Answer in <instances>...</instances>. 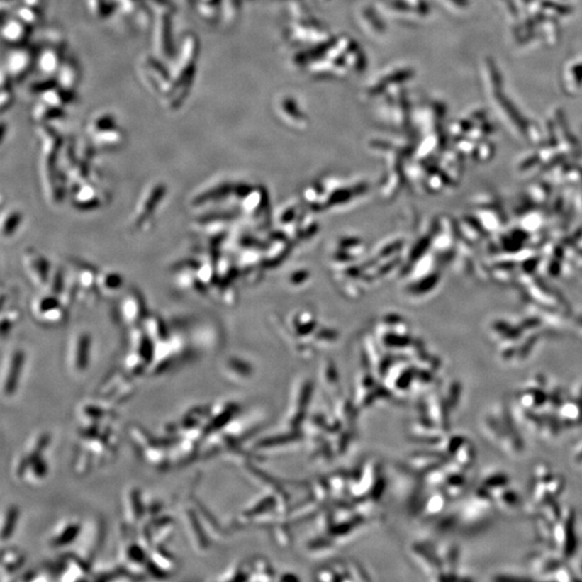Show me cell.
<instances>
[{
    "instance_id": "cell-5",
    "label": "cell",
    "mask_w": 582,
    "mask_h": 582,
    "mask_svg": "<svg viewBox=\"0 0 582 582\" xmlns=\"http://www.w3.org/2000/svg\"><path fill=\"white\" fill-rule=\"evenodd\" d=\"M167 194V184L163 182H155L146 188L144 194L138 201V206L133 215V223L135 227H142L148 223L149 219L157 213L161 203L164 201Z\"/></svg>"
},
{
    "instance_id": "cell-13",
    "label": "cell",
    "mask_w": 582,
    "mask_h": 582,
    "mask_svg": "<svg viewBox=\"0 0 582 582\" xmlns=\"http://www.w3.org/2000/svg\"><path fill=\"white\" fill-rule=\"evenodd\" d=\"M142 327L155 344L165 341L171 337V330L160 315H147Z\"/></svg>"
},
{
    "instance_id": "cell-28",
    "label": "cell",
    "mask_w": 582,
    "mask_h": 582,
    "mask_svg": "<svg viewBox=\"0 0 582 582\" xmlns=\"http://www.w3.org/2000/svg\"><path fill=\"white\" fill-rule=\"evenodd\" d=\"M564 403L562 397V391L559 387H554L550 393H548V405L553 409L559 410V408Z\"/></svg>"
},
{
    "instance_id": "cell-25",
    "label": "cell",
    "mask_w": 582,
    "mask_h": 582,
    "mask_svg": "<svg viewBox=\"0 0 582 582\" xmlns=\"http://www.w3.org/2000/svg\"><path fill=\"white\" fill-rule=\"evenodd\" d=\"M542 418H544V432H542L550 437L558 436L563 428V424L559 415L554 413H544Z\"/></svg>"
},
{
    "instance_id": "cell-9",
    "label": "cell",
    "mask_w": 582,
    "mask_h": 582,
    "mask_svg": "<svg viewBox=\"0 0 582 582\" xmlns=\"http://www.w3.org/2000/svg\"><path fill=\"white\" fill-rule=\"evenodd\" d=\"M72 271L79 293H84L86 297L92 293H97L99 271L89 263L74 262L72 263Z\"/></svg>"
},
{
    "instance_id": "cell-23",
    "label": "cell",
    "mask_w": 582,
    "mask_h": 582,
    "mask_svg": "<svg viewBox=\"0 0 582 582\" xmlns=\"http://www.w3.org/2000/svg\"><path fill=\"white\" fill-rule=\"evenodd\" d=\"M509 483H510V480H509L506 474H504V472H494V474H488V477L483 479L482 486L492 492V491L506 488V486H509Z\"/></svg>"
},
{
    "instance_id": "cell-2",
    "label": "cell",
    "mask_w": 582,
    "mask_h": 582,
    "mask_svg": "<svg viewBox=\"0 0 582 582\" xmlns=\"http://www.w3.org/2000/svg\"><path fill=\"white\" fill-rule=\"evenodd\" d=\"M67 310L61 298L45 290L30 302L33 317L43 326H61L67 320Z\"/></svg>"
},
{
    "instance_id": "cell-4",
    "label": "cell",
    "mask_w": 582,
    "mask_h": 582,
    "mask_svg": "<svg viewBox=\"0 0 582 582\" xmlns=\"http://www.w3.org/2000/svg\"><path fill=\"white\" fill-rule=\"evenodd\" d=\"M553 546L562 559L571 558L577 550L575 513L569 507L563 508L562 517L553 526Z\"/></svg>"
},
{
    "instance_id": "cell-32",
    "label": "cell",
    "mask_w": 582,
    "mask_h": 582,
    "mask_svg": "<svg viewBox=\"0 0 582 582\" xmlns=\"http://www.w3.org/2000/svg\"><path fill=\"white\" fill-rule=\"evenodd\" d=\"M579 571H580V575H582V562L580 563Z\"/></svg>"
},
{
    "instance_id": "cell-20",
    "label": "cell",
    "mask_w": 582,
    "mask_h": 582,
    "mask_svg": "<svg viewBox=\"0 0 582 582\" xmlns=\"http://www.w3.org/2000/svg\"><path fill=\"white\" fill-rule=\"evenodd\" d=\"M455 455H457L455 464H457V468L463 471V470L468 469L474 465L477 453H476V447H474V444L466 440L465 443L459 447V451L455 453Z\"/></svg>"
},
{
    "instance_id": "cell-7",
    "label": "cell",
    "mask_w": 582,
    "mask_h": 582,
    "mask_svg": "<svg viewBox=\"0 0 582 582\" xmlns=\"http://www.w3.org/2000/svg\"><path fill=\"white\" fill-rule=\"evenodd\" d=\"M91 345H92V339L86 331L77 332L72 337L70 341L68 359L74 371L84 372L88 369L91 358Z\"/></svg>"
},
{
    "instance_id": "cell-14",
    "label": "cell",
    "mask_w": 582,
    "mask_h": 582,
    "mask_svg": "<svg viewBox=\"0 0 582 582\" xmlns=\"http://www.w3.org/2000/svg\"><path fill=\"white\" fill-rule=\"evenodd\" d=\"M559 418L563 427H579L582 425V403L577 398L564 401L559 408Z\"/></svg>"
},
{
    "instance_id": "cell-16",
    "label": "cell",
    "mask_w": 582,
    "mask_h": 582,
    "mask_svg": "<svg viewBox=\"0 0 582 582\" xmlns=\"http://www.w3.org/2000/svg\"><path fill=\"white\" fill-rule=\"evenodd\" d=\"M82 524L76 520H69L63 525L60 526L59 530L55 532L52 537V544L57 548H64L68 544H72L74 540L78 539L79 535L82 534Z\"/></svg>"
},
{
    "instance_id": "cell-22",
    "label": "cell",
    "mask_w": 582,
    "mask_h": 582,
    "mask_svg": "<svg viewBox=\"0 0 582 582\" xmlns=\"http://www.w3.org/2000/svg\"><path fill=\"white\" fill-rule=\"evenodd\" d=\"M25 556L20 552V551L14 550V549H8L6 552L5 549L3 550V569L7 571V573H11L18 571L20 567L24 564Z\"/></svg>"
},
{
    "instance_id": "cell-12",
    "label": "cell",
    "mask_w": 582,
    "mask_h": 582,
    "mask_svg": "<svg viewBox=\"0 0 582 582\" xmlns=\"http://www.w3.org/2000/svg\"><path fill=\"white\" fill-rule=\"evenodd\" d=\"M520 407L525 410H536L548 403V393L544 387L527 386L517 395Z\"/></svg>"
},
{
    "instance_id": "cell-31",
    "label": "cell",
    "mask_w": 582,
    "mask_h": 582,
    "mask_svg": "<svg viewBox=\"0 0 582 582\" xmlns=\"http://www.w3.org/2000/svg\"><path fill=\"white\" fill-rule=\"evenodd\" d=\"M577 393V397H575V398H577L578 401H580V403H582V385H580V386L578 387Z\"/></svg>"
},
{
    "instance_id": "cell-24",
    "label": "cell",
    "mask_w": 582,
    "mask_h": 582,
    "mask_svg": "<svg viewBox=\"0 0 582 582\" xmlns=\"http://www.w3.org/2000/svg\"><path fill=\"white\" fill-rule=\"evenodd\" d=\"M18 517V510L16 507L8 508L6 517H4L3 527H1V538H3V540H7V538L11 537L14 528H16Z\"/></svg>"
},
{
    "instance_id": "cell-17",
    "label": "cell",
    "mask_w": 582,
    "mask_h": 582,
    "mask_svg": "<svg viewBox=\"0 0 582 582\" xmlns=\"http://www.w3.org/2000/svg\"><path fill=\"white\" fill-rule=\"evenodd\" d=\"M140 496L142 495L138 490H130L126 496L125 515L130 527H134L144 517L145 507Z\"/></svg>"
},
{
    "instance_id": "cell-11",
    "label": "cell",
    "mask_w": 582,
    "mask_h": 582,
    "mask_svg": "<svg viewBox=\"0 0 582 582\" xmlns=\"http://www.w3.org/2000/svg\"><path fill=\"white\" fill-rule=\"evenodd\" d=\"M124 277L118 271L105 270L99 272L97 293L103 298H115L122 293Z\"/></svg>"
},
{
    "instance_id": "cell-29",
    "label": "cell",
    "mask_w": 582,
    "mask_h": 582,
    "mask_svg": "<svg viewBox=\"0 0 582 582\" xmlns=\"http://www.w3.org/2000/svg\"><path fill=\"white\" fill-rule=\"evenodd\" d=\"M573 461L577 464H582V439L576 444L573 449Z\"/></svg>"
},
{
    "instance_id": "cell-19",
    "label": "cell",
    "mask_w": 582,
    "mask_h": 582,
    "mask_svg": "<svg viewBox=\"0 0 582 582\" xmlns=\"http://www.w3.org/2000/svg\"><path fill=\"white\" fill-rule=\"evenodd\" d=\"M492 494L495 499V504L498 505L505 510H513V509L517 508L520 505L519 495L515 491L511 490L509 486L492 491Z\"/></svg>"
},
{
    "instance_id": "cell-18",
    "label": "cell",
    "mask_w": 582,
    "mask_h": 582,
    "mask_svg": "<svg viewBox=\"0 0 582 582\" xmlns=\"http://www.w3.org/2000/svg\"><path fill=\"white\" fill-rule=\"evenodd\" d=\"M22 211L18 208H10L4 211L1 217V236L4 239H11L18 233L23 223Z\"/></svg>"
},
{
    "instance_id": "cell-15",
    "label": "cell",
    "mask_w": 582,
    "mask_h": 582,
    "mask_svg": "<svg viewBox=\"0 0 582 582\" xmlns=\"http://www.w3.org/2000/svg\"><path fill=\"white\" fill-rule=\"evenodd\" d=\"M528 562L534 573L542 577H549L562 565V558H555L542 552H535Z\"/></svg>"
},
{
    "instance_id": "cell-10",
    "label": "cell",
    "mask_w": 582,
    "mask_h": 582,
    "mask_svg": "<svg viewBox=\"0 0 582 582\" xmlns=\"http://www.w3.org/2000/svg\"><path fill=\"white\" fill-rule=\"evenodd\" d=\"M24 353L20 349L12 352L7 359V371L5 372L3 380L4 395H13L22 374L23 364H24Z\"/></svg>"
},
{
    "instance_id": "cell-8",
    "label": "cell",
    "mask_w": 582,
    "mask_h": 582,
    "mask_svg": "<svg viewBox=\"0 0 582 582\" xmlns=\"http://www.w3.org/2000/svg\"><path fill=\"white\" fill-rule=\"evenodd\" d=\"M72 202L79 211H93L103 205V196L92 182H79L72 189Z\"/></svg>"
},
{
    "instance_id": "cell-6",
    "label": "cell",
    "mask_w": 582,
    "mask_h": 582,
    "mask_svg": "<svg viewBox=\"0 0 582 582\" xmlns=\"http://www.w3.org/2000/svg\"><path fill=\"white\" fill-rule=\"evenodd\" d=\"M22 264L25 274L35 287L45 289L52 272L51 263L34 248H28L23 252Z\"/></svg>"
},
{
    "instance_id": "cell-26",
    "label": "cell",
    "mask_w": 582,
    "mask_h": 582,
    "mask_svg": "<svg viewBox=\"0 0 582 582\" xmlns=\"http://www.w3.org/2000/svg\"><path fill=\"white\" fill-rule=\"evenodd\" d=\"M565 490V480L560 474H553L551 479L549 480L547 484V491H548L549 497L550 498H558L562 495Z\"/></svg>"
},
{
    "instance_id": "cell-21",
    "label": "cell",
    "mask_w": 582,
    "mask_h": 582,
    "mask_svg": "<svg viewBox=\"0 0 582 582\" xmlns=\"http://www.w3.org/2000/svg\"><path fill=\"white\" fill-rule=\"evenodd\" d=\"M538 509H539V513H538V515H542L544 519L550 522L552 525H555V524L558 523L561 517H562L563 508L561 507V505L559 504V501L556 500V498L547 499L544 504Z\"/></svg>"
},
{
    "instance_id": "cell-1",
    "label": "cell",
    "mask_w": 582,
    "mask_h": 582,
    "mask_svg": "<svg viewBox=\"0 0 582 582\" xmlns=\"http://www.w3.org/2000/svg\"><path fill=\"white\" fill-rule=\"evenodd\" d=\"M49 436L39 435L30 445L28 452L18 457L16 465V474L21 480L28 483H36L47 477V468L43 453L47 449Z\"/></svg>"
},
{
    "instance_id": "cell-3",
    "label": "cell",
    "mask_w": 582,
    "mask_h": 582,
    "mask_svg": "<svg viewBox=\"0 0 582 582\" xmlns=\"http://www.w3.org/2000/svg\"><path fill=\"white\" fill-rule=\"evenodd\" d=\"M148 314L146 301L142 293L135 288H128L120 296L117 315L121 324L126 328L132 329L142 326Z\"/></svg>"
},
{
    "instance_id": "cell-30",
    "label": "cell",
    "mask_w": 582,
    "mask_h": 582,
    "mask_svg": "<svg viewBox=\"0 0 582 582\" xmlns=\"http://www.w3.org/2000/svg\"><path fill=\"white\" fill-rule=\"evenodd\" d=\"M496 581H521V580H527L525 578L510 577V576H497L494 577Z\"/></svg>"
},
{
    "instance_id": "cell-27",
    "label": "cell",
    "mask_w": 582,
    "mask_h": 582,
    "mask_svg": "<svg viewBox=\"0 0 582 582\" xmlns=\"http://www.w3.org/2000/svg\"><path fill=\"white\" fill-rule=\"evenodd\" d=\"M549 580H554V581H576V580H579V578L576 577L573 571H571L566 565L562 564L549 577Z\"/></svg>"
}]
</instances>
